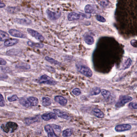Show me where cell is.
<instances>
[{"label":"cell","instance_id":"cell-20","mask_svg":"<svg viewBox=\"0 0 137 137\" xmlns=\"http://www.w3.org/2000/svg\"><path fill=\"white\" fill-rule=\"evenodd\" d=\"M9 35L7 32L0 30V41H4L9 39Z\"/></svg>","mask_w":137,"mask_h":137},{"label":"cell","instance_id":"cell-11","mask_svg":"<svg viewBox=\"0 0 137 137\" xmlns=\"http://www.w3.org/2000/svg\"><path fill=\"white\" fill-rule=\"evenodd\" d=\"M46 12L49 18L52 20H55L58 19L61 15L60 12H54L49 10H47Z\"/></svg>","mask_w":137,"mask_h":137},{"label":"cell","instance_id":"cell-12","mask_svg":"<svg viewBox=\"0 0 137 137\" xmlns=\"http://www.w3.org/2000/svg\"><path fill=\"white\" fill-rule=\"evenodd\" d=\"M41 117L44 120H49L50 119H57V115L55 113L53 112H50L47 114H43L41 116Z\"/></svg>","mask_w":137,"mask_h":137},{"label":"cell","instance_id":"cell-25","mask_svg":"<svg viewBox=\"0 0 137 137\" xmlns=\"http://www.w3.org/2000/svg\"><path fill=\"white\" fill-rule=\"evenodd\" d=\"M102 95L104 98L106 100L109 99L111 96V94L109 91L105 89H102L101 90Z\"/></svg>","mask_w":137,"mask_h":137},{"label":"cell","instance_id":"cell-39","mask_svg":"<svg viewBox=\"0 0 137 137\" xmlns=\"http://www.w3.org/2000/svg\"><path fill=\"white\" fill-rule=\"evenodd\" d=\"M137 41L133 40H132V41H131V44L134 47H137Z\"/></svg>","mask_w":137,"mask_h":137},{"label":"cell","instance_id":"cell-34","mask_svg":"<svg viewBox=\"0 0 137 137\" xmlns=\"http://www.w3.org/2000/svg\"><path fill=\"white\" fill-rule=\"evenodd\" d=\"M53 127V128L54 130L56 131V132L58 133H60L61 132V127L59 126H57L55 124H51Z\"/></svg>","mask_w":137,"mask_h":137},{"label":"cell","instance_id":"cell-26","mask_svg":"<svg viewBox=\"0 0 137 137\" xmlns=\"http://www.w3.org/2000/svg\"><path fill=\"white\" fill-rule=\"evenodd\" d=\"M16 68L20 69H29L30 68V66H29V65L24 63H19L16 65Z\"/></svg>","mask_w":137,"mask_h":137},{"label":"cell","instance_id":"cell-6","mask_svg":"<svg viewBox=\"0 0 137 137\" xmlns=\"http://www.w3.org/2000/svg\"><path fill=\"white\" fill-rule=\"evenodd\" d=\"M27 31L31 35L35 37L36 39H37V40L40 41H43L45 39V38L43 37L42 35L41 34L37 31H36L34 30L28 28L27 29Z\"/></svg>","mask_w":137,"mask_h":137},{"label":"cell","instance_id":"cell-4","mask_svg":"<svg viewBox=\"0 0 137 137\" xmlns=\"http://www.w3.org/2000/svg\"><path fill=\"white\" fill-rule=\"evenodd\" d=\"M38 81L39 84H46L51 85H55L57 84V81L46 75H42Z\"/></svg>","mask_w":137,"mask_h":137},{"label":"cell","instance_id":"cell-23","mask_svg":"<svg viewBox=\"0 0 137 137\" xmlns=\"http://www.w3.org/2000/svg\"><path fill=\"white\" fill-rule=\"evenodd\" d=\"M42 105L45 107L50 105L51 104V101L50 98H49L48 97H42Z\"/></svg>","mask_w":137,"mask_h":137},{"label":"cell","instance_id":"cell-40","mask_svg":"<svg viewBox=\"0 0 137 137\" xmlns=\"http://www.w3.org/2000/svg\"><path fill=\"white\" fill-rule=\"evenodd\" d=\"M6 5L5 4L2 2H1L0 1V8H4L5 7Z\"/></svg>","mask_w":137,"mask_h":137},{"label":"cell","instance_id":"cell-13","mask_svg":"<svg viewBox=\"0 0 137 137\" xmlns=\"http://www.w3.org/2000/svg\"><path fill=\"white\" fill-rule=\"evenodd\" d=\"M15 21L16 23L24 25H29L32 23V21L27 19H15Z\"/></svg>","mask_w":137,"mask_h":137},{"label":"cell","instance_id":"cell-8","mask_svg":"<svg viewBox=\"0 0 137 137\" xmlns=\"http://www.w3.org/2000/svg\"><path fill=\"white\" fill-rule=\"evenodd\" d=\"M9 32L11 35L16 37L23 38V39L27 38V36L25 34L17 30L16 29H10L9 31Z\"/></svg>","mask_w":137,"mask_h":137},{"label":"cell","instance_id":"cell-1","mask_svg":"<svg viewBox=\"0 0 137 137\" xmlns=\"http://www.w3.org/2000/svg\"><path fill=\"white\" fill-rule=\"evenodd\" d=\"M19 102L21 105L24 107H32L37 105L39 104V100L35 97H30L27 99L21 98L19 99Z\"/></svg>","mask_w":137,"mask_h":137},{"label":"cell","instance_id":"cell-37","mask_svg":"<svg viewBox=\"0 0 137 137\" xmlns=\"http://www.w3.org/2000/svg\"><path fill=\"white\" fill-rule=\"evenodd\" d=\"M7 61L5 59L2 58H0V65H5L7 64Z\"/></svg>","mask_w":137,"mask_h":137},{"label":"cell","instance_id":"cell-2","mask_svg":"<svg viewBox=\"0 0 137 137\" xmlns=\"http://www.w3.org/2000/svg\"><path fill=\"white\" fill-rule=\"evenodd\" d=\"M18 127L17 124L14 122H9L5 125L2 124L1 126V129L7 133H12L16 130Z\"/></svg>","mask_w":137,"mask_h":137},{"label":"cell","instance_id":"cell-19","mask_svg":"<svg viewBox=\"0 0 137 137\" xmlns=\"http://www.w3.org/2000/svg\"><path fill=\"white\" fill-rule=\"evenodd\" d=\"M27 44L30 47H32V48H39L41 49L43 47L44 45L43 44L39 42H32V41H29L27 42Z\"/></svg>","mask_w":137,"mask_h":137},{"label":"cell","instance_id":"cell-10","mask_svg":"<svg viewBox=\"0 0 137 137\" xmlns=\"http://www.w3.org/2000/svg\"><path fill=\"white\" fill-rule=\"evenodd\" d=\"M54 112L58 117L66 120H69L70 119V117L65 112L61 110L60 109H54Z\"/></svg>","mask_w":137,"mask_h":137},{"label":"cell","instance_id":"cell-9","mask_svg":"<svg viewBox=\"0 0 137 137\" xmlns=\"http://www.w3.org/2000/svg\"><path fill=\"white\" fill-rule=\"evenodd\" d=\"M46 132L47 133L48 137H59L56 135L52 125H47L45 127Z\"/></svg>","mask_w":137,"mask_h":137},{"label":"cell","instance_id":"cell-22","mask_svg":"<svg viewBox=\"0 0 137 137\" xmlns=\"http://www.w3.org/2000/svg\"><path fill=\"white\" fill-rule=\"evenodd\" d=\"M74 132V129L70 127L67 128L63 132V136L64 137H68L71 136Z\"/></svg>","mask_w":137,"mask_h":137},{"label":"cell","instance_id":"cell-7","mask_svg":"<svg viewBox=\"0 0 137 137\" xmlns=\"http://www.w3.org/2000/svg\"><path fill=\"white\" fill-rule=\"evenodd\" d=\"M132 126L128 124H124L121 125H117L115 127V130L117 132H124L126 131L129 130L131 129Z\"/></svg>","mask_w":137,"mask_h":137},{"label":"cell","instance_id":"cell-29","mask_svg":"<svg viewBox=\"0 0 137 137\" xmlns=\"http://www.w3.org/2000/svg\"><path fill=\"white\" fill-rule=\"evenodd\" d=\"M45 60L49 62L50 63H51L53 64H54V65H59L61 64L60 63H59V62H58V61L55 60V59H52V58H50L49 57H46Z\"/></svg>","mask_w":137,"mask_h":137},{"label":"cell","instance_id":"cell-33","mask_svg":"<svg viewBox=\"0 0 137 137\" xmlns=\"http://www.w3.org/2000/svg\"><path fill=\"white\" fill-rule=\"evenodd\" d=\"M96 19L98 21L100 22H104L106 21V20L104 17L100 15H97L96 16Z\"/></svg>","mask_w":137,"mask_h":137},{"label":"cell","instance_id":"cell-3","mask_svg":"<svg viewBox=\"0 0 137 137\" xmlns=\"http://www.w3.org/2000/svg\"><path fill=\"white\" fill-rule=\"evenodd\" d=\"M76 67L78 71L84 75L89 77L92 76V71L88 67L78 64L76 65Z\"/></svg>","mask_w":137,"mask_h":137},{"label":"cell","instance_id":"cell-15","mask_svg":"<svg viewBox=\"0 0 137 137\" xmlns=\"http://www.w3.org/2000/svg\"><path fill=\"white\" fill-rule=\"evenodd\" d=\"M55 100L62 106H65L67 103V100L66 98L59 95L55 97Z\"/></svg>","mask_w":137,"mask_h":137},{"label":"cell","instance_id":"cell-31","mask_svg":"<svg viewBox=\"0 0 137 137\" xmlns=\"http://www.w3.org/2000/svg\"><path fill=\"white\" fill-rule=\"evenodd\" d=\"M8 100L10 102H15L19 100V98L17 95H13L12 96L9 97Z\"/></svg>","mask_w":137,"mask_h":137},{"label":"cell","instance_id":"cell-38","mask_svg":"<svg viewBox=\"0 0 137 137\" xmlns=\"http://www.w3.org/2000/svg\"><path fill=\"white\" fill-rule=\"evenodd\" d=\"M0 68H1V70L3 71L4 72H9L10 71V69H9V68H6V67H1Z\"/></svg>","mask_w":137,"mask_h":137},{"label":"cell","instance_id":"cell-35","mask_svg":"<svg viewBox=\"0 0 137 137\" xmlns=\"http://www.w3.org/2000/svg\"><path fill=\"white\" fill-rule=\"evenodd\" d=\"M129 107L132 109H137V102L130 103L129 105Z\"/></svg>","mask_w":137,"mask_h":137},{"label":"cell","instance_id":"cell-17","mask_svg":"<svg viewBox=\"0 0 137 137\" xmlns=\"http://www.w3.org/2000/svg\"><path fill=\"white\" fill-rule=\"evenodd\" d=\"M81 15L76 12H71L69 13L68 15V19L70 21L78 20L80 18Z\"/></svg>","mask_w":137,"mask_h":137},{"label":"cell","instance_id":"cell-18","mask_svg":"<svg viewBox=\"0 0 137 137\" xmlns=\"http://www.w3.org/2000/svg\"><path fill=\"white\" fill-rule=\"evenodd\" d=\"M39 120V117L38 116L32 117L27 118L25 119L24 122L27 125H30L36 122Z\"/></svg>","mask_w":137,"mask_h":137},{"label":"cell","instance_id":"cell-30","mask_svg":"<svg viewBox=\"0 0 137 137\" xmlns=\"http://www.w3.org/2000/svg\"><path fill=\"white\" fill-rule=\"evenodd\" d=\"M72 92L74 95L76 96H78L80 95L81 94V91L79 88H75L73 90Z\"/></svg>","mask_w":137,"mask_h":137},{"label":"cell","instance_id":"cell-32","mask_svg":"<svg viewBox=\"0 0 137 137\" xmlns=\"http://www.w3.org/2000/svg\"><path fill=\"white\" fill-rule=\"evenodd\" d=\"M5 106V101L2 95L0 93V106L3 107Z\"/></svg>","mask_w":137,"mask_h":137},{"label":"cell","instance_id":"cell-27","mask_svg":"<svg viewBox=\"0 0 137 137\" xmlns=\"http://www.w3.org/2000/svg\"><path fill=\"white\" fill-rule=\"evenodd\" d=\"M132 64V60L130 58H129L126 61L123 65L122 69H127L130 67Z\"/></svg>","mask_w":137,"mask_h":137},{"label":"cell","instance_id":"cell-36","mask_svg":"<svg viewBox=\"0 0 137 137\" xmlns=\"http://www.w3.org/2000/svg\"><path fill=\"white\" fill-rule=\"evenodd\" d=\"M100 5L103 7H106L108 5V3L107 1L104 0V1H101L100 3Z\"/></svg>","mask_w":137,"mask_h":137},{"label":"cell","instance_id":"cell-28","mask_svg":"<svg viewBox=\"0 0 137 137\" xmlns=\"http://www.w3.org/2000/svg\"><path fill=\"white\" fill-rule=\"evenodd\" d=\"M101 92L100 88L98 87H96L94 88L90 92V95H98Z\"/></svg>","mask_w":137,"mask_h":137},{"label":"cell","instance_id":"cell-14","mask_svg":"<svg viewBox=\"0 0 137 137\" xmlns=\"http://www.w3.org/2000/svg\"><path fill=\"white\" fill-rule=\"evenodd\" d=\"M19 42V39H9L5 41L4 45L6 47H10L15 45Z\"/></svg>","mask_w":137,"mask_h":137},{"label":"cell","instance_id":"cell-24","mask_svg":"<svg viewBox=\"0 0 137 137\" xmlns=\"http://www.w3.org/2000/svg\"><path fill=\"white\" fill-rule=\"evenodd\" d=\"M84 41L88 45H92L94 42V39L90 35H87L84 37Z\"/></svg>","mask_w":137,"mask_h":137},{"label":"cell","instance_id":"cell-21","mask_svg":"<svg viewBox=\"0 0 137 137\" xmlns=\"http://www.w3.org/2000/svg\"><path fill=\"white\" fill-rule=\"evenodd\" d=\"M93 112L94 115L98 118H103L104 117V113L102 111H101L99 109L95 108L93 110Z\"/></svg>","mask_w":137,"mask_h":137},{"label":"cell","instance_id":"cell-16","mask_svg":"<svg viewBox=\"0 0 137 137\" xmlns=\"http://www.w3.org/2000/svg\"><path fill=\"white\" fill-rule=\"evenodd\" d=\"M85 12L87 13L92 14L95 13L96 9L94 5L89 4L85 6L84 8Z\"/></svg>","mask_w":137,"mask_h":137},{"label":"cell","instance_id":"cell-5","mask_svg":"<svg viewBox=\"0 0 137 137\" xmlns=\"http://www.w3.org/2000/svg\"><path fill=\"white\" fill-rule=\"evenodd\" d=\"M132 100V98L130 96L127 95H121L119 97V99L117 102L116 105V107L117 108H120L124 106L127 103L131 101Z\"/></svg>","mask_w":137,"mask_h":137}]
</instances>
